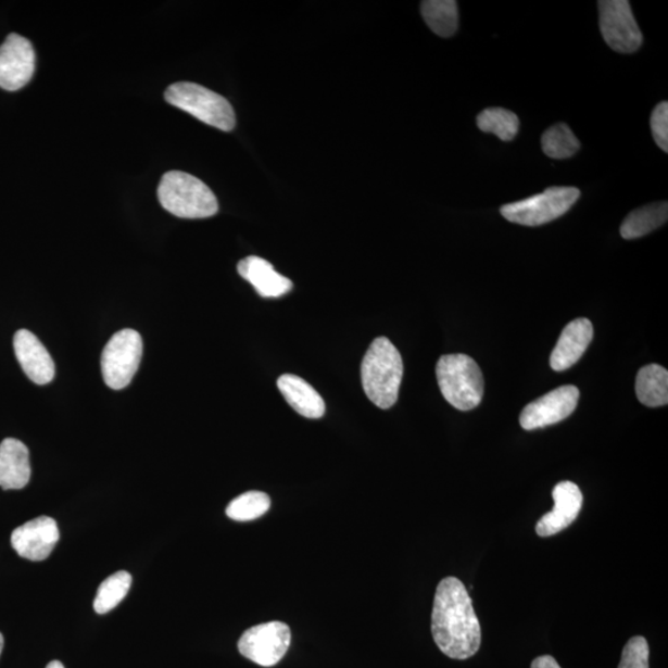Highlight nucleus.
<instances>
[{
	"label": "nucleus",
	"mask_w": 668,
	"mask_h": 668,
	"mask_svg": "<svg viewBox=\"0 0 668 668\" xmlns=\"http://www.w3.org/2000/svg\"><path fill=\"white\" fill-rule=\"evenodd\" d=\"M47 668H65L64 665H62L60 661H51Z\"/></svg>",
	"instance_id": "c85d7f7f"
},
{
	"label": "nucleus",
	"mask_w": 668,
	"mask_h": 668,
	"mask_svg": "<svg viewBox=\"0 0 668 668\" xmlns=\"http://www.w3.org/2000/svg\"><path fill=\"white\" fill-rule=\"evenodd\" d=\"M157 198L167 212L180 218H209L218 212V201L210 187L182 172H168L163 176Z\"/></svg>",
	"instance_id": "7ed1b4c3"
},
{
	"label": "nucleus",
	"mask_w": 668,
	"mask_h": 668,
	"mask_svg": "<svg viewBox=\"0 0 668 668\" xmlns=\"http://www.w3.org/2000/svg\"><path fill=\"white\" fill-rule=\"evenodd\" d=\"M133 578L126 571H119L106 578L98 588L93 608L98 614H105L117 607L126 598Z\"/></svg>",
	"instance_id": "b1692460"
},
{
	"label": "nucleus",
	"mask_w": 668,
	"mask_h": 668,
	"mask_svg": "<svg viewBox=\"0 0 668 668\" xmlns=\"http://www.w3.org/2000/svg\"><path fill=\"white\" fill-rule=\"evenodd\" d=\"M436 377L443 398L461 412H469L482 403L483 373L469 355H442L436 365Z\"/></svg>",
	"instance_id": "20e7f679"
},
{
	"label": "nucleus",
	"mask_w": 668,
	"mask_h": 668,
	"mask_svg": "<svg viewBox=\"0 0 668 668\" xmlns=\"http://www.w3.org/2000/svg\"><path fill=\"white\" fill-rule=\"evenodd\" d=\"M421 14L441 38H451L458 29V5L454 0H426L421 3Z\"/></svg>",
	"instance_id": "412c9836"
},
{
	"label": "nucleus",
	"mask_w": 668,
	"mask_h": 668,
	"mask_svg": "<svg viewBox=\"0 0 668 668\" xmlns=\"http://www.w3.org/2000/svg\"><path fill=\"white\" fill-rule=\"evenodd\" d=\"M541 144L543 153L552 159L572 157L581 149V142L565 123L555 124L543 133Z\"/></svg>",
	"instance_id": "4be33fe9"
},
{
	"label": "nucleus",
	"mask_w": 668,
	"mask_h": 668,
	"mask_svg": "<svg viewBox=\"0 0 668 668\" xmlns=\"http://www.w3.org/2000/svg\"><path fill=\"white\" fill-rule=\"evenodd\" d=\"M637 396L641 404L660 407L668 404V371L661 365L650 364L637 377Z\"/></svg>",
	"instance_id": "6ab92c4d"
},
{
	"label": "nucleus",
	"mask_w": 668,
	"mask_h": 668,
	"mask_svg": "<svg viewBox=\"0 0 668 668\" xmlns=\"http://www.w3.org/2000/svg\"><path fill=\"white\" fill-rule=\"evenodd\" d=\"M581 191L576 187H550L527 200L507 203L502 216L516 225L538 227L563 217L578 201Z\"/></svg>",
	"instance_id": "423d86ee"
},
{
	"label": "nucleus",
	"mask_w": 668,
	"mask_h": 668,
	"mask_svg": "<svg viewBox=\"0 0 668 668\" xmlns=\"http://www.w3.org/2000/svg\"><path fill=\"white\" fill-rule=\"evenodd\" d=\"M14 351L22 369L35 385L47 386L55 378V363L39 338L28 329L15 333Z\"/></svg>",
	"instance_id": "ddd939ff"
},
{
	"label": "nucleus",
	"mask_w": 668,
	"mask_h": 668,
	"mask_svg": "<svg viewBox=\"0 0 668 668\" xmlns=\"http://www.w3.org/2000/svg\"><path fill=\"white\" fill-rule=\"evenodd\" d=\"M31 477L29 450L15 439L0 443V487L4 490L23 489Z\"/></svg>",
	"instance_id": "f3484780"
},
{
	"label": "nucleus",
	"mask_w": 668,
	"mask_h": 668,
	"mask_svg": "<svg viewBox=\"0 0 668 668\" xmlns=\"http://www.w3.org/2000/svg\"><path fill=\"white\" fill-rule=\"evenodd\" d=\"M59 539L56 521L50 516H39L13 531L12 546L21 557L40 563L51 555Z\"/></svg>",
	"instance_id": "f8f14e48"
},
{
	"label": "nucleus",
	"mask_w": 668,
	"mask_h": 668,
	"mask_svg": "<svg viewBox=\"0 0 668 668\" xmlns=\"http://www.w3.org/2000/svg\"><path fill=\"white\" fill-rule=\"evenodd\" d=\"M270 497L263 492H248L231 501L226 514L235 521H253L270 509Z\"/></svg>",
	"instance_id": "393cba45"
},
{
	"label": "nucleus",
	"mask_w": 668,
	"mask_h": 668,
	"mask_svg": "<svg viewBox=\"0 0 668 668\" xmlns=\"http://www.w3.org/2000/svg\"><path fill=\"white\" fill-rule=\"evenodd\" d=\"M593 325L588 318H578L568 324L551 354V368L565 371L582 358L593 340Z\"/></svg>",
	"instance_id": "2eb2a0df"
},
{
	"label": "nucleus",
	"mask_w": 668,
	"mask_h": 668,
	"mask_svg": "<svg viewBox=\"0 0 668 668\" xmlns=\"http://www.w3.org/2000/svg\"><path fill=\"white\" fill-rule=\"evenodd\" d=\"M278 388L289 405L301 416L320 418L325 415V400L306 380L293 374H283L278 379Z\"/></svg>",
	"instance_id": "a211bd4d"
},
{
	"label": "nucleus",
	"mask_w": 668,
	"mask_h": 668,
	"mask_svg": "<svg viewBox=\"0 0 668 668\" xmlns=\"http://www.w3.org/2000/svg\"><path fill=\"white\" fill-rule=\"evenodd\" d=\"M404 363L387 337L374 340L362 362V386L374 405L388 409L396 404Z\"/></svg>",
	"instance_id": "f03ea898"
},
{
	"label": "nucleus",
	"mask_w": 668,
	"mask_h": 668,
	"mask_svg": "<svg viewBox=\"0 0 668 668\" xmlns=\"http://www.w3.org/2000/svg\"><path fill=\"white\" fill-rule=\"evenodd\" d=\"M531 668H560L554 657L552 656H540L537 660H533Z\"/></svg>",
	"instance_id": "cd10ccee"
},
{
	"label": "nucleus",
	"mask_w": 668,
	"mask_h": 668,
	"mask_svg": "<svg viewBox=\"0 0 668 668\" xmlns=\"http://www.w3.org/2000/svg\"><path fill=\"white\" fill-rule=\"evenodd\" d=\"M432 635L441 652L454 660H467L478 653L482 629L466 587L458 578L442 579L436 591Z\"/></svg>",
	"instance_id": "f257e3e1"
},
{
	"label": "nucleus",
	"mask_w": 668,
	"mask_h": 668,
	"mask_svg": "<svg viewBox=\"0 0 668 668\" xmlns=\"http://www.w3.org/2000/svg\"><path fill=\"white\" fill-rule=\"evenodd\" d=\"M554 511L545 514L537 525V532L541 538L554 537L571 525L582 511L583 495L581 489L572 482L558 483L554 492Z\"/></svg>",
	"instance_id": "4468645a"
},
{
	"label": "nucleus",
	"mask_w": 668,
	"mask_h": 668,
	"mask_svg": "<svg viewBox=\"0 0 668 668\" xmlns=\"http://www.w3.org/2000/svg\"><path fill=\"white\" fill-rule=\"evenodd\" d=\"M578 400L579 390L575 386L552 390L525 406L520 415V425L524 430L532 431L564 421L575 413Z\"/></svg>",
	"instance_id": "9d476101"
},
{
	"label": "nucleus",
	"mask_w": 668,
	"mask_h": 668,
	"mask_svg": "<svg viewBox=\"0 0 668 668\" xmlns=\"http://www.w3.org/2000/svg\"><path fill=\"white\" fill-rule=\"evenodd\" d=\"M291 644L287 623L270 621L248 629L239 639L238 650L248 660L264 667L279 664Z\"/></svg>",
	"instance_id": "6e6552de"
},
{
	"label": "nucleus",
	"mask_w": 668,
	"mask_h": 668,
	"mask_svg": "<svg viewBox=\"0 0 668 668\" xmlns=\"http://www.w3.org/2000/svg\"><path fill=\"white\" fill-rule=\"evenodd\" d=\"M668 218L667 202H657L647 204L632 211L630 215L623 219L620 227V235L623 239H638L665 225Z\"/></svg>",
	"instance_id": "aec40b11"
},
{
	"label": "nucleus",
	"mask_w": 668,
	"mask_h": 668,
	"mask_svg": "<svg viewBox=\"0 0 668 668\" xmlns=\"http://www.w3.org/2000/svg\"><path fill=\"white\" fill-rule=\"evenodd\" d=\"M238 273L251 282L262 298L272 299L287 295L293 288L290 279L274 269V266L260 256H248L238 264Z\"/></svg>",
	"instance_id": "dca6fc26"
},
{
	"label": "nucleus",
	"mask_w": 668,
	"mask_h": 668,
	"mask_svg": "<svg viewBox=\"0 0 668 668\" xmlns=\"http://www.w3.org/2000/svg\"><path fill=\"white\" fill-rule=\"evenodd\" d=\"M652 131L656 144L660 147L665 153L668 151V103L661 102L657 104L652 114Z\"/></svg>",
	"instance_id": "bb28decb"
},
{
	"label": "nucleus",
	"mask_w": 668,
	"mask_h": 668,
	"mask_svg": "<svg viewBox=\"0 0 668 668\" xmlns=\"http://www.w3.org/2000/svg\"><path fill=\"white\" fill-rule=\"evenodd\" d=\"M35 60L28 39L17 34L9 35L0 47V88L14 92L28 85L34 75Z\"/></svg>",
	"instance_id": "9b49d317"
},
{
	"label": "nucleus",
	"mask_w": 668,
	"mask_h": 668,
	"mask_svg": "<svg viewBox=\"0 0 668 668\" xmlns=\"http://www.w3.org/2000/svg\"><path fill=\"white\" fill-rule=\"evenodd\" d=\"M3 647H4V638L2 635V632H0V655H2Z\"/></svg>",
	"instance_id": "c756f323"
},
{
	"label": "nucleus",
	"mask_w": 668,
	"mask_h": 668,
	"mask_svg": "<svg viewBox=\"0 0 668 668\" xmlns=\"http://www.w3.org/2000/svg\"><path fill=\"white\" fill-rule=\"evenodd\" d=\"M141 356L142 340L137 331L127 328L115 333L102 353L105 385L113 390L127 388L139 369Z\"/></svg>",
	"instance_id": "0eeeda50"
},
{
	"label": "nucleus",
	"mask_w": 668,
	"mask_h": 668,
	"mask_svg": "<svg viewBox=\"0 0 668 668\" xmlns=\"http://www.w3.org/2000/svg\"><path fill=\"white\" fill-rule=\"evenodd\" d=\"M477 126L484 133H492L503 141H512L519 131L518 115L505 109H487L477 117Z\"/></svg>",
	"instance_id": "5701e85b"
},
{
	"label": "nucleus",
	"mask_w": 668,
	"mask_h": 668,
	"mask_svg": "<svg viewBox=\"0 0 668 668\" xmlns=\"http://www.w3.org/2000/svg\"><path fill=\"white\" fill-rule=\"evenodd\" d=\"M600 26L605 42L619 53L635 52L643 43V33L628 0H602Z\"/></svg>",
	"instance_id": "1a4fd4ad"
},
{
	"label": "nucleus",
	"mask_w": 668,
	"mask_h": 668,
	"mask_svg": "<svg viewBox=\"0 0 668 668\" xmlns=\"http://www.w3.org/2000/svg\"><path fill=\"white\" fill-rule=\"evenodd\" d=\"M165 100L194 118L223 131L234 130L236 114L225 97L191 83H177L166 89Z\"/></svg>",
	"instance_id": "39448f33"
},
{
	"label": "nucleus",
	"mask_w": 668,
	"mask_h": 668,
	"mask_svg": "<svg viewBox=\"0 0 668 668\" xmlns=\"http://www.w3.org/2000/svg\"><path fill=\"white\" fill-rule=\"evenodd\" d=\"M650 648L645 638L635 637L623 647L619 668H650Z\"/></svg>",
	"instance_id": "a878e982"
}]
</instances>
